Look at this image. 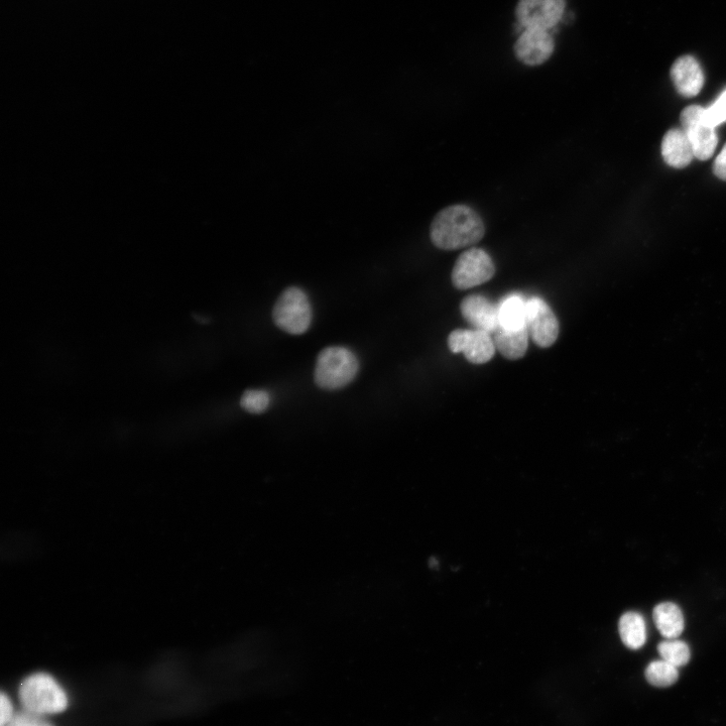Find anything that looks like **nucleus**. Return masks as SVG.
<instances>
[{"label": "nucleus", "instance_id": "f257e3e1", "mask_svg": "<svg viewBox=\"0 0 726 726\" xmlns=\"http://www.w3.org/2000/svg\"><path fill=\"white\" fill-rule=\"evenodd\" d=\"M486 232L481 217L465 205L441 210L431 224V240L438 249L455 251L474 246Z\"/></svg>", "mask_w": 726, "mask_h": 726}, {"label": "nucleus", "instance_id": "f03ea898", "mask_svg": "<svg viewBox=\"0 0 726 726\" xmlns=\"http://www.w3.org/2000/svg\"><path fill=\"white\" fill-rule=\"evenodd\" d=\"M359 360L355 353L343 346H330L323 349L315 368V382L323 390H340L356 378Z\"/></svg>", "mask_w": 726, "mask_h": 726}, {"label": "nucleus", "instance_id": "7ed1b4c3", "mask_svg": "<svg viewBox=\"0 0 726 726\" xmlns=\"http://www.w3.org/2000/svg\"><path fill=\"white\" fill-rule=\"evenodd\" d=\"M20 699L26 710L44 716L63 712L68 706L65 691L44 673L32 675L22 683Z\"/></svg>", "mask_w": 726, "mask_h": 726}, {"label": "nucleus", "instance_id": "20e7f679", "mask_svg": "<svg viewBox=\"0 0 726 726\" xmlns=\"http://www.w3.org/2000/svg\"><path fill=\"white\" fill-rule=\"evenodd\" d=\"M273 318L283 331L292 335L304 334L313 320L312 306L306 293L296 287L285 290L274 307Z\"/></svg>", "mask_w": 726, "mask_h": 726}, {"label": "nucleus", "instance_id": "39448f33", "mask_svg": "<svg viewBox=\"0 0 726 726\" xmlns=\"http://www.w3.org/2000/svg\"><path fill=\"white\" fill-rule=\"evenodd\" d=\"M496 274L495 264L487 252L470 249L457 260L452 271V283L467 290L491 281Z\"/></svg>", "mask_w": 726, "mask_h": 726}, {"label": "nucleus", "instance_id": "423d86ee", "mask_svg": "<svg viewBox=\"0 0 726 726\" xmlns=\"http://www.w3.org/2000/svg\"><path fill=\"white\" fill-rule=\"evenodd\" d=\"M682 130L689 139L696 159L700 161L709 160L718 144L715 129L706 123L704 108L699 105H691L681 113Z\"/></svg>", "mask_w": 726, "mask_h": 726}, {"label": "nucleus", "instance_id": "0eeeda50", "mask_svg": "<svg viewBox=\"0 0 726 726\" xmlns=\"http://www.w3.org/2000/svg\"><path fill=\"white\" fill-rule=\"evenodd\" d=\"M448 346L453 353H463L473 365H483L492 360L496 353L493 335L482 330L458 329L450 333Z\"/></svg>", "mask_w": 726, "mask_h": 726}, {"label": "nucleus", "instance_id": "6e6552de", "mask_svg": "<svg viewBox=\"0 0 726 726\" xmlns=\"http://www.w3.org/2000/svg\"><path fill=\"white\" fill-rule=\"evenodd\" d=\"M566 0H520L516 16L524 28H538L550 31L562 20Z\"/></svg>", "mask_w": 726, "mask_h": 726}, {"label": "nucleus", "instance_id": "1a4fd4ad", "mask_svg": "<svg viewBox=\"0 0 726 726\" xmlns=\"http://www.w3.org/2000/svg\"><path fill=\"white\" fill-rule=\"evenodd\" d=\"M526 326L530 338L539 347L552 346L559 335V322L549 305L540 298L527 300Z\"/></svg>", "mask_w": 726, "mask_h": 726}, {"label": "nucleus", "instance_id": "9d476101", "mask_svg": "<svg viewBox=\"0 0 726 726\" xmlns=\"http://www.w3.org/2000/svg\"><path fill=\"white\" fill-rule=\"evenodd\" d=\"M555 43L550 32L538 28L524 29L515 45L517 58L528 66H539L550 59Z\"/></svg>", "mask_w": 726, "mask_h": 726}, {"label": "nucleus", "instance_id": "9b49d317", "mask_svg": "<svg viewBox=\"0 0 726 726\" xmlns=\"http://www.w3.org/2000/svg\"><path fill=\"white\" fill-rule=\"evenodd\" d=\"M463 318L475 329L491 333L500 327L499 307L481 295L466 297L460 306Z\"/></svg>", "mask_w": 726, "mask_h": 726}, {"label": "nucleus", "instance_id": "f8f14e48", "mask_svg": "<svg viewBox=\"0 0 726 726\" xmlns=\"http://www.w3.org/2000/svg\"><path fill=\"white\" fill-rule=\"evenodd\" d=\"M671 76L678 92L685 97H694L704 84L703 71L691 56L678 59L671 70Z\"/></svg>", "mask_w": 726, "mask_h": 726}, {"label": "nucleus", "instance_id": "ddd939ff", "mask_svg": "<svg viewBox=\"0 0 726 726\" xmlns=\"http://www.w3.org/2000/svg\"><path fill=\"white\" fill-rule=\"evenodd\" d=\"M662 155L665 162L675 169L687 167L695 158L692 145L682 129L670 130L665 135Z\"/></svg>", "mask_w": 726, "mask_h": 726}, {"label": "nucleus", "instance_id": "4468645a", "mask_svg": "<svg viewBox=\"0 0 726 726\" xmlns=\"http://www.w3.org/2000/svg\"><path fill=\"white\" fill-rule=\"evenodd\" d=\"M529 338L527 326L519 329H507L500 326L493 334L496 348L510 360H517L525 356Z\"/></svg>", "mask_w": 726, "mask_h": 726}, {"label": "nucleus", "instance_id": "2eb2a0df", "mask_svg": "<svg viewBox=\"0 0 726 726\" xmlns=\"http://www.w3.org/2000/svg\"><path fill=\"white\" fill-rule=\"evenodd\" d=\"M654 621L660 634L668 639H677L684 631L683 614L675 603L663 602L654 610Z\"/></svg>", "mask_w": 726, "mask_h": 726}, {"label": "nucleus", "instance_id": "dca6fc26", "mask_svg": "<svg viewBox=\"0 0 726 726\" xmlns=\"http://www.w3.org/2000/svg\"><path fill=\"white\" fill-rule=\"evenodd\" d=\"M498 307L501 327L519 329L526 326L527 300L524 297L518 294L509 295Z\"/></svg>", "mask_w": 726, "mask_h": 726}, {"label": "nucleus", "instance_id": "f3484780", "mask_svg": "<svg viewBox=\"0 0 726 726\" xmlns=\"http://www.w3.org/2000/svg\"><path fill=\"white\" fill-rule=\"evenodd\" d=\"M619 631L623 643L631 650H639L647 642L646 623L638 613L625 614L620 620Z\"/></svg>", "mask_w": 726, "mask_h": 726}, {"label": "nucleus", "instance_id": "a211bd4d", "mask_svg": "<svg viewBox=\"0 0 726 726\" xmlns=\"http://www.w3.org/2000/svg\"><path fill=\"white\" fill-rule=\"evenodd\" d=\"M678 677V668L664 660L654 661L646 669L648 682L656 687H669L677 682Z\"/></svg>", "mask_w": 726, "mask_h": 726}, {"label": "nucleus", "instance_id": "6ab92c4d", "mask_svg": "<svg viewBox=\"0 0 726 726\" xmlns=\"http://www.w3.org/2000/svg\"><path fill=\"white\" fill-rule=\"evenodd\" d=\"M658 652L662 660L677 668L687 665L691 657L688 645L675 639L660 643Z\"/></svg>", "mask_w": 726, "mask_h": 726}, {"label": "nucleus", "instance_id": "aec40b11", "mask_svg": "<svg viewBox=\"0 0 726 726\" xmlns=\"http://www.w3.org/2000/svg\"><path fill=\"white\" fill-rule=\"evenodd\" d=\"M241 407L252 414H262L271 404V396L264 390H249L241 398Z\"/></svg>", "mask_w": 726, "mask_h": 726}, {"label": "nucleus", "instance_id": "412c9836", "mask_svg": "<svg viewBox=\"0 0 726 726\" xmlns=\"http://www.w3.org/2000/svg\"><path fill=\"white\" fill-rule=\"evenodd\" d=\"M704 118L706 123L712 128H716L726 121V89L720 94L716 101L704 108Z\"/></svg>", "mask_w": 726, "mask_h": 726}, {"label": "nucleus", "instance_id": "4be33fe9", "mask_svg": "<svg viewBox=\"0 0 726 726\" xmlns=\"http://www.w3.org/2000/svg\"><path fill=\"white\" fill-rule=\"evenodd\" d=\"M6 726H53L46 716L24 709L15 714L12 721Z\"/></svg>", "mask_w": 726, "mask_h": 726}, {"label": "nucleus", "instance_id": "5701e85b", "mask_svg": "<svg viewBox=\"0 0 726 726\" xmlns=\"http://www.w3.org/2000/svg\"><path fill=\"white\" fill-rule=\"evenodd\" d=\"M0 701H2V718L0 720H2V726H6L12 721L16 713L12 701L6 693L2 694V700Z\"/></svg>", "mask_w": 726, "mask_h": 726}, {"label": "nucleus", "instance_id": "b1692460", "mask_svg": "<svg viewBox=\"0 0 726 726\" xmlns=\"http://www.w3.org/2000/svg\"><path fill=\"white\" fill-rule=\"evenodd\" d=\"M713 172L716 177L723 181H726V145L723 147L722 151L714 162Z\"/></svg>", "mask_w": 726, "mask_h": 726}]
</instances>
